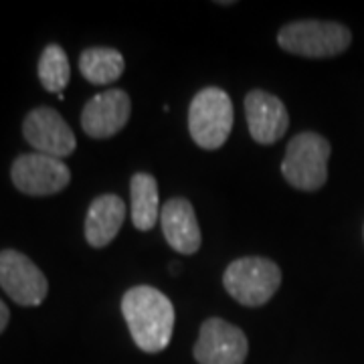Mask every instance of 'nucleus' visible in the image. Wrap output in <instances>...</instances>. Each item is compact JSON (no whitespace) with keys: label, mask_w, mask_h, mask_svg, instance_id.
I'll return each instance as SVG.
<instances>
[{"label":"nucleus","mask_w":364,"mask_h":364,"mask_svg":"<svg viewBox=\"0 0 364 364\" xmlns=\"http://www.w3.org/2000/svg\"><path fill=\"white\" fill-rule=\"evenodd\" d=\"M23 136L25 140L39 154L63 160L75 152L77 140L73 130L67 126L63 116L53 107H35L28 112L23 122Z\"/></svg>","instance_id":"1a4fd4ad"},{"label":"nucleus","mask_w":364,"mask_h":364,"mask_svg":"<svg viewBox=\"0 0 364 364\" xmlns=\"http://www.w3.org/2000/svg\"><path fill=\"white\" fill-rule=\"evenodd\" d=\"M132 114L130 95L124 90H107L93 95L81 112V128L95 138L105 140L122 130Z\"/></svg>","instance_id":"9d476101"},{"label":"nucleus","mask_w":364,"mask_h":364,"mask_svg":"<svg viewBox=\"0 0 364 364\" xmlns=\"http://www.w3.org/2000/svg\"><path fill=\"white\" fill-rule=\"evenodd\" d=\"M178 267H181V265H178V263L174 261V263L170 265V272H172V273H178Z\"/></svg>","instance_id":"a211bd4d"},{"label":"nucleus","mask_w":364,"mask_h":364,"mask_svg":"<svg viewBox=\"0 0 364 364\" xmlns=\"http://www.w3.org/2000/svg\"><path fill=\"white\" fill-rule=\"evenodd\" d=\"M37 71H39L41 85L45 90L53 93H63L71 79V67H69L65 49L57 43L47 45L45 51L41 53Z\"/></svg>","instance_id":"dca6fc26"},{"label":"nucleus","mask_w":364,"mask_h":364,"mask_svg":"<svg viewBox=\"0 0 364 364\" xmlns=\"http://www.w3.org/2000/svg\"><path fill=\"white\" fill-rule=\"evenodd\" d=\"M126 61L122 53L112 47H90L79 57L81 75L93 85H109L124 73Z\"/></svg>","instance_id":"2eb2a0df"},{"label":"nucleus","mask_w":364,"mask_h":364,"mask_svg":"<svg viewBox=\"0 0 364 364\" xmlns=\"http://www.w3.org/2000/svg\"><path fill=\"white\" fill-rule=\"evenodd\" d=\"M0 287L18 306H41L47 298L49 282L25 253L4 249L0 251Z\"/></svg>","instance_id":"0eeeda50"},{"label":"nucleus","mask_w":364,"mask_h":364,"mask_svg":"<svg viewBox=\"0 0 364 364\" xmlns=\"http://www.w3.org/2000/svg\"><path fill=\"white\" fill-rule=\"evenodd\" d=\"M330 142L316 132H301L294 136L286 148L282 174L298 191L314 193L328 181Z\"/></svg>","instance_id":"f03ea898"},{"label":"nucleus","mask_w":364,"mask_h":364,"mask_svg":"<svg viewBox=\"0 0 364 364\" xmlns=\"http://www.w3.org/2000/svg\"><path fill=\"white\" fill-rule=\"evenodd\" d=\"M279 47L287 53L310 59H326L344 53L352 43V33L332 21H296L277 35Z\"/></svg>","instance_id":"39448f33"},{"label":"nucleus","mask_w":364,"mask_h":364,"mask_svg":"<svg viewBox=\"0 0 364 364\" xmlns=\"http://www.w3.org/2000/svg\"><path fill=\"white\" fill-rule=\"evenodd\" d=\"M245 116L251 138L257 144H273L289 128V116L284 102L263 90H253L245 95Z\"/></svg>","instance_id":"9b49d317"},{"label":"nucleus","mask_w":364,"mask_h":364,"mask_svg":"<svg viewBox=\"0 0 364 364\" xmlns=\"http://www.w3.org/2000/svg\"><path fill=\"white\" fill-rule=\"evenodd\" d=\"M122 314L136 346L148 354L162 352L174 332V306L160 289L136 286L122 298Z\"/></svg>","instance_id":"f257e3e1"},{"label":"nucleus","mask_w":364,"mask_h":364,"mask_svg":"<svg viewBox=\"0 0 364 364\" xmlns=\"http://www.w3.org/2000/svg\"><path fill=\"white\" fill-rule=\"evenodd\" d=\"M162 233L170 247L184 255H193L200 249V227L195 208L186 198H170L160 210Z\"/></svg>","instance_id":"f8f14e48"},{"label":"nucleus","mask_w":364,"mask_h":364,"mask_svg":"<svg viewBox=\"0 0 364 364\" xmlns=\"http://www.w3.org/2000/svg\"><path fill=\"white\" fill-rule=\"evenodd\" d=\"M11 178L16 191L31 196H51L71 182V172L59 158L47 154H21L13 162Z\"/></svg>","instance_id":"423d86ee"},{"label":"nucleus","mask_w":364,"mask_h":364,"mask_svg":"<svg viewBox=\"0 0 364 364\" xmlns=\"http://www.w3.org/2000/svg\"><path fill=\"white\" fill-rule=\"evenodd\" d=\"M247 352V336L241 328L221 318H208L200 326L193 354L198 364H243Z\"/></svg>","instance_id":"6e6552de"},{"label":"nucleus","mask_w":364,"mask_h":364,"mask_svg":"<svg viewBox=\"0 0 364 364\" xmlns=\"http://www.w3.org/2000/svg\"><path fill=\"white\" fill-rule=\"evenodd\" d=\"M233 130V102L221 87H205L188 107V132L203 150H217Z\"/></svg>","instance_id":"7ed1b4c3"},{"label":"nucleus","mask_w":364,"mask_h":364,"mask_svg":"<svg viewBox=\"0 0 364 364\" xmlns=\"http://www.w3.org/2000/svg\"><path fill=\"white\" fill-rule=\"evenodd\" d=\"M9 320H11V312H9V306L0 299V334L4 332V328L9 326Z\"/></svg>","instance_id":"f3484780"},{"label":"nucleus","mask_w":364,"mask_h":364,"mask_svg":"<svg viewBox=\"0 0 364 364\" xmlns=\"http://www.w3.org/2000/svg\"><path fill=\"white\" fill-rule=\"evenodd\" d=\"M124 219H126V203L119 196H97L87 208V217H85L87 243L95 249L109 245L119 233Z\"/></svg>","instance_id":"ddd939ff"},{"label":"nucleus","mask_w":364,"mask_h":364,"mask_svg":"<svg viewBox=\"0 0 364 364\" xmlns=\"http://www.w3.org/2000/svg\"><path fill=\"white\" fill-rule=\"evenodd\" d=\"M132 223L138 231H150L160 219L156 178L148 172H138L130 181Z\"/></svg>","instance_id":"4468645a"},{"label":"nucleus","mask_w":364,"mask_h":364,"mask_svg":"<svg viewBox=\"0 0 364 364\" xmlns=\"http://www.w3.org/2000/svg\"><path fill=\"white\" fill-rule=\"evenodd\" d=\"M229 296L247 308H259L277 294L282 286V269L267 257H241L229 263L223 273Z\"/></svg>","instance_id":"20e7f679"}]
</instances>
